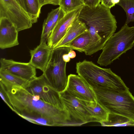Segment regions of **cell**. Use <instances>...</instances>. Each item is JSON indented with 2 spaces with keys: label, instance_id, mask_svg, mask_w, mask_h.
Wrapping results in <instances>:
<instances>
[{
  "label": "cell",
  "instance_id": "26",
  "mask_svg": "<svg viewBox=\"0 0 134 134\" xmlns=\"http://www.w3.org/2000/svg\"><path fill=\"white\" fill-rule=\"evenodd\" d=\"M84 5L90 8L97 7L100 3V0H83Z\"/></svg>",
  "mask_w": 134,
  "mask_h": 134
},
{
  "label": "cell",
  "instance_id": "32",
  "mask_svg": "<svg viewBox=\"0 0 134 134\" xmlns=\"http://www.w3.org/2000/svg\"><path fill=\"white\" fill-rule=\"evenodd\" d=\"M20 117H21L22 118H23V119H25L26 120H27V121L30 122H31L34 124L37 125V123L35 121L32 119L31 118L23 116H20Z\"/></svg>",
  "mask_w": 134,
  "mask_h": 134
},
{
  "label": "cell",
  "instance_id": "10",
  "mask_svg": "<svg viewBox=\"0 0 134 134\" xmlns=\"http://www.w3.org/2000/svg\"><path fill=\"white\" fill-rule=\"evenodd\" d=\"M65 90L70 94L77 99L87 102H97L92 89L78 75L70 74L68 76Z\"/></svg>",
  "mask_w": 134,
  "mask_h": 134
},
{
  "label": "cell",
  "instance_id": "17",
  "mask_svg": "<svg viewBox=\"0 0 134 134\" xmlns=\"http://www.w3.org/2000/svg\"><path fill=\"white\" fill-rule=\"evenodd\" d=\"M82 101L85 107L97 122L100 123L108 120L109 113L97 101L96 103Z\"/></svg>",
  "mask_w": 134,
  "mask_h": 134
},
{
  "label": "cell",
  "instance_id": "5",
  "mask_svg": "<svg viewBox=\"0 0 134 134\" xmlns=\"http://www.w3.org/2000/svg\"><path fill=\"white\" fill-rule=\"evenodd\" d=\"M134 26L129 27L125 24L117 32L107 41L102 49L97 63L106 66L134 46Z\"/></svg>",
  "mask_w": 134,
  "mask_h": 134
},
{
  "label": "cell",
  "instance_id": "14",
  "mask_svg": "<svg viewBox=\"0 0 134 134\" xmlns=\"http://www.w3.org/2000/svg\"><path fill=\"white\" fill-rule=\"evenodd\" d=\"M53 49L46 43L40 42L36 48L30 50L31 59L29 62L43 73L49 62Z\"/></svg>",
  "mask_w": 134,
  "mask_h": 134
},
{
  "label": "cell",
  "instance_id": "29",
  "mask_svg": "<svg viewBox=\"0 0 134 134\" xmlns=\"http://www.w3.org/2000/svg\"><path fill=\"white\" fill-rule=\"evenodd\" d=\"M27 12L26 0H15ZM28 13V12H27Z\"/></svg>",
  "mask_w": 134,
  "mask_h": 134
},
{
  "label": "cell",
  "instance_id": "2",
  "mask_svg": "<svg viewBox=\"0 0 134 134\" xmlns=\"http://www.w3.org/2000/svg\"><path fill=\"white\" fill-rule=\"evenodd\" d=\"M110 9L100 4L93 8L84 5L80 12L78 18L86 25L90 37L85 51L89 55L102 49L116 31L117 22Z\"/></svg>",
  "mask_w": 134,
  "mask_h": 134
},
{
  "label": "cell",
  "instance_id": "24",
  "mask_svg": "<svg viewBox=\"0 0 134 134\" xmlns=\"http://www.w3.org/2000/svg\"><path fill=\"white\" fill-rule=\"evenodd\" d=\"M52 18L53 23V28L58 22L66 14L63 10L59 7L53 9L50 12Z\"/></svg>",
  "mask_w": 134,
  "mask_h": 134
},
{
  "label": "cell",
  "instance_id": "23",
  "mask_svg": "<svg viewBox=\"0 0 134 134\" xmlns=\"http://www.w3.org/2000/svg\"><path fill=\"white\" fill-rule=\"evenodd\" d=\"M53 29V22L52 15L49 12L43 24L40 42H47L49 37Z\"/></svg>",
  "mask_w": 134,
  "mask_h": 134
},
{
  "label": "cell",
  "instance_id": "19",
  "mask_svg": "<svg viewBox=\"0 0 134 134\" xmlns=\"http://www.w3.org/2000/svg\"><path fill=\"white\" fill-rule=\"evenodd\" d=\"M100 124L102 126H134V121L122 115L109 113L108 120Z\"/></svg>",
  "mask_w": 134,
  "mask_h": 134
},
{
  "label": "cell",
  "instance_id": "20",
  "mask_svg": "<svg viewBox=\"0 0 134 134\" xmlns=\"http://www.w3.org/2000/svg\"><path fill=\"white\" fill-rule=\"evenodd\" d=\"M28 13L32 24L36 23L42 7L39 0H26Z\"/></svg>",
  "mask_w": 134,
  "mask_h": 134
},
{
  "label": "cell",
  "instance_id": "9",
  "mask_svg": "<svg viewBox=\"0 0 134 134\" xmlns=\"http://www.w3.org/2000/svg\"><path fill=\"white\" fill-rule=\"evenodd\" d=\"M59 93L73 126H80L90 122H97L82 100L71 96L65 90Z\"/></svg>",
  "mask_w": 134,
  "mask_h": 134
},
{
  "label": "cell",
  "instance_id": "27",
  "mask_svg": "<svg viewBox=\"0 0 134 134\" xmlns=\"http://www.w3.org/2000/svg\"><path fill=\"white\" fill-rule=\"evenodd\" d=\"M42 7L47 4H51L54 5H59L60 0H39Z\"/></svg>",
  "mask_w": 134,
  "mask_h": 134
},
{
  "label": "cell",
  "instance_id": "30",
  "mask_svg": "<svg viewBox=\"0 0 134 134\" xmlns=\"http://www.w3.org/2000/svg\"><path fill=\"white\" fill-rule=\"evenodd\" d=\"M68 54L70 59L75 58L76 55L75 52L72 49H70Z\"/></svg>",
  "mask_w": 134,
  "mask_h": 134
},
{
  "label": "cell",
  "instance_id": "8",
  "mask_svg": "<svg viewBox=\"0 0 134 134\" xmlns=\"http://www.w3.org/2000/svg\"><path fill=\"white\" fill-rule=\"evenodd\" d=\"M5 18L18 32L31 28V19L28 13L15 0H0V18Z\"/></svg>",
  "mask_w": 134,
  "mask_h": 134
},
{
  "label": "cell",
  "instance_id": "12",
  "mask_svg": "<svg viewBox=\"0 0 134 134\" xmlns=\"http://www.w3.org/2000/svg\"><path fill=\"white\" fill-rule=\"evenodd\" d=\"M83 6L66 14L58 22L48 38L47 43L49 46L53 49L60 40L71 24L78 18Z\"/></svg>",
  "mask_w": 134,
  "mask_h": 134
},
{
  "label": "cell",
  "instance_id": "7",
  "mask_svg": "<svg viewBox=\"0 0 134 134\" xmlns=\"http://www.w3.org/2000/svg\"><path fill=\"white\" fill-rule=\"evenodd\" d=\"M32 94L62 110H66L59 93L51 86L44 74L29 81L24 87Z\"/></svg>",
  "mask_w": 134,
  "mask_h": 134
},
{
  "label": "cell",
  "instance_id": "33",
  "mask_svg": "<svg viewBox=\"0 0 134 134\" xmlns=\"http://www.w3.org/2000/svg\"><path fill=\"white\" fill-rule=\"evenodd\" d=\"M120 1V0H113V2L114 4L115 5L119 3Z\"/></svg>",
  "mask_w": 134,
  "mask_h": 134
},
{
  "label": "cell",
  "instance_id": "4",
  "mask_svg": "<svg viewBox=\"0 0 134 134\" xmlns=\"http://www.w3.org/2000/svg\"><path fill=\"white\" fill-rule=\"evenodd\" d=\"M92 90L97 102L109 113L122 115L134 121V96L129 90L118 91L106 88Z\"/></svg>",
  "mask_w": 134,
  "mask_h": 134
},
{
  "label": "cell",
  "instance_id": "31",
  "mask_svg": "<svg viewBox=\"0 0 134 134\" xmlns=\"http://www.w3.org/2000/svg\"><path fill=\"white\" fill-rule=\"evenodd\" d=\"M63 60L67 63L69 62L70 58L69 57L68 53L65 54L63 55Z\"/></svg>",
  "mask_w": 134,
  "mask_h": 134
},
{
  "label": "cell",
  "instance_id": "15",
  "mask_svg": "<svg viewBox=\"0 0 134 134\" xmlns=\"http://www.w3.org/2000/svg\"><path fill=\"white\" fill-rule=\"evenodd\" d=\"M87 31L88 30L85 24L78 18H76L69 27L63 37L53 49L65 47L77 36Z\"/></svg>",
  "mask_w": 134,
  "mask_h": 134
},
{
  "label": "cell",
  "instance_id": "16",
  "mask_svg": "<svg viewBox=\"0 0 134 134\" xmlns=\"http://www.w3.org/2000/svg\"><path fill=\"white\" fill-rule=\"evenodd\" d=\"M29 81L3 69H0V82L5 89L14 86L24 87Z\"/></svg>",
  "mask_w": 134,
  "mask_h": 134
},
{
  "label": "cell",
  "instance_id": "3",
  "mask_svg": "<svg viewBox=\"0 0 134 134\" xmlns=\"http://www.w3.org/2000/svg\"><path fill=\"white\" fill-rule=\"evenodd\" d=\"M76 72L92 89L106 88L117 91L129 90L121 77L110 68H104L92 61L77 62Z\"/></svg>",
  "mask_w": 134,
  "mask_h": 134
},
{
  "label": "cell",
  "instance_id": "28",
  "mask_svg": "<svg viewBox=\"0 0 134 134\" xmlns=\"http://www.w3.org/2000/svg\"><path fill=\"white\" fill-rule=\"evenodd\" d=\"M113 0H100L101 4L106 7L110 9L115 5L113 2Z\"/></svg>",
  "mask_w": 134,
  "mask_h": 134
},
{
  "label": "cell",
  "instance_id": "13",
  "mask_svg": "<svg viewBox=\"0 0 134 134\" xmlns=\"http://www.w3.org/2000/svg\"><path fill=\"white\" fill-rule=\"evenodd\" d=\"M18 32L14 24L5 18H0V48L2 49L18 45Z\"/></svg>",
  "mask_w": 134,
  "mask_h": 134
},
{
  "label": "cell",
  "instance_id": "1",
  "mask_svg": "<svg viewBox=\"0 0 134 134\" xmlns=\"http://www.w3.org/2000/svg\"><path fill=\"white\" fill-rule=\"evenodd\" d=\"M5 90L14 111L20 116L31 118L40 125L73 126L66 110L46 103L21 86H14Z\"/></svg>",
  "mask_w": 134,
  "mask_h": 134
},
{
  "label": "cell",
  "instance_id": "6",
  "mask_svg": "<svg viewBox=\"0 0 134 134\" xmlns=\"http://www.w3.org/2000/svg\"><path fill=\"white\" fill-rule=\"evenodd\" d=\"M71 49L67 47L53 49L49 62L44 74L52 87L60 93L66 88L68 77L66 73V63L63 55Z\"/></svg>",
  "mask_w": 134,
  "mask_h": 134
},
{
  "label": "cell",
  "instance_id": "11",
  "mask_svg": "<svg viewBox=\"0 0 134 134\" xmlns=\"http://www.w3.org/2000/svg\"><path fill=\"white\" fill-rule=\"evenodd\" d=\"M0 69L29 81L36 78V68L29 62L22 63L1 58Z\"/></svg>",
  "mask_w": 134,
  "mask_h": 134
},
{
  "label": "cell",
  "instance_id": "25",
  "mask_svg": "<svg viewBox=\"0 0 134 134\" xmlns=\"http://www.w3.org/2000/svg\"><path fill=\"white\" fill-rule=\"evenodd\" d=\"M0 95L3 101L13 111L14 109L7 94L6 90L3 84L0 82Z\"/></svg>",
  "mask_w": 134,
  "mask_h": 134
},
{
  "label": "cell",
  "instance_id": "22",
  "mask_svg": "<svg viewBox=\"0 0 134 134\" xmlns=\"http://www.w3.org/2000/svg\"><path fill=\"white\" fill-rule=\"evenodd\" d=\"M65 14L84 5L83 0H60L59 5Z\"/></svg>",
  "mask_w": 134,
  "mask_h": 134
},
{
  "label": "cell",
  "instance_id": "21",
  "mask_svg": "<svg viewBox=\"0 0 134 134\" xmlns=\"http://www.w3.org/2000/svg\"><path fill=\"white\" fill-rule=\"evenodd\" d=\"M116 4L121 7L126 14L125 24L134 22V0H120Z\"/></svg>",
  "mask_w": 134,
  "mask_h": 134
},
{
  "label": "cell",
  "instance_id": "18",
  "mask_svg": "<svg viewBox=\"0 0 134 134\" xmlns=\"http://www.w3.org/2000/svg\"><path fill=\"white\" fill-rule=\"evenodd\" d=\"M90 40V35L88 31L77 36L65 47L80 52H84L89 44Z\"/></svg>",
  "mask_w": 134,
  "mask_h": 134
}]
</instances>
